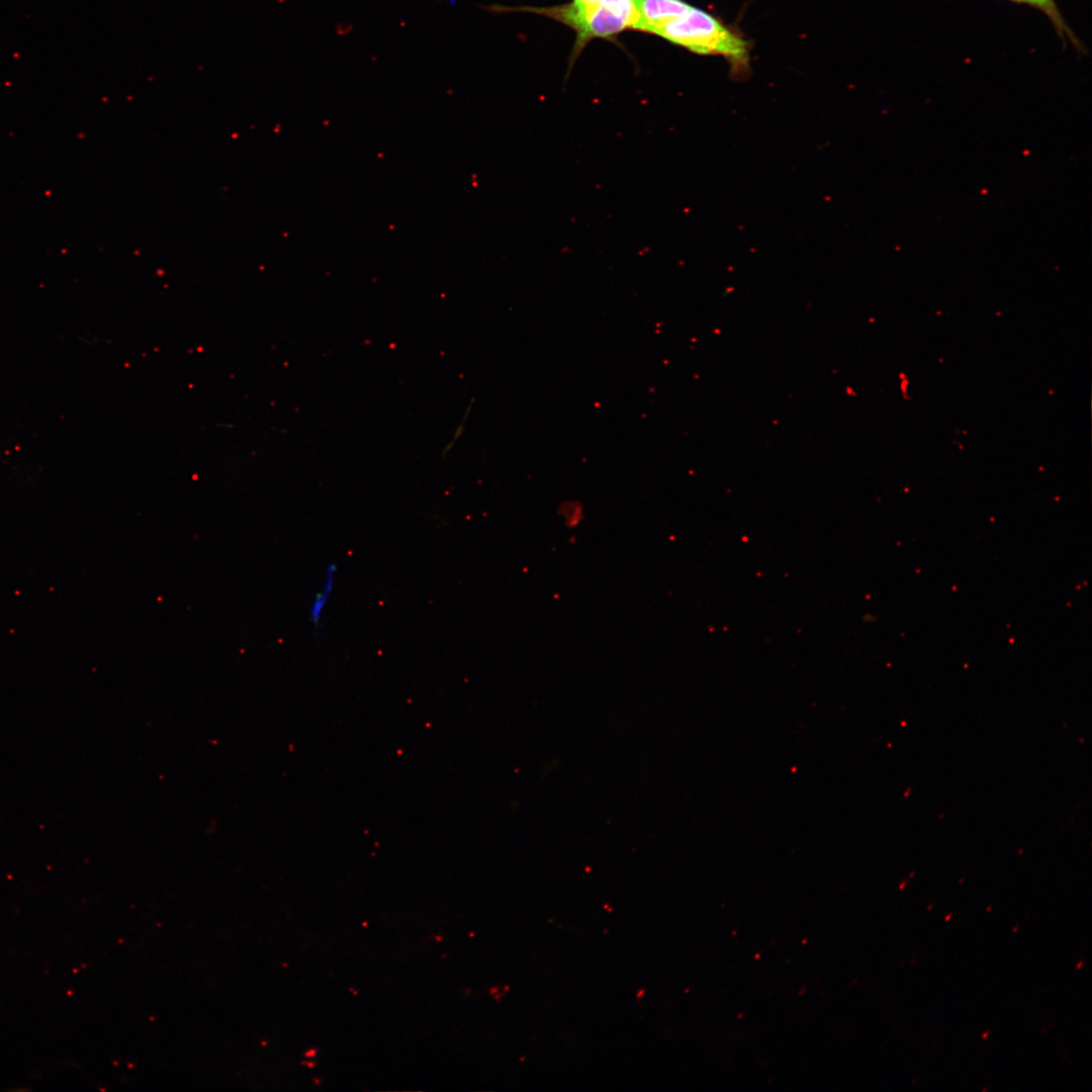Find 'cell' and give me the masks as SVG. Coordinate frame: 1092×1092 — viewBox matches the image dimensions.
I'll return each mask as SVG.
<instances>
[{
	"mask_svg": "<svg viewBox=\"0 0 1092 1092\" xmlns=\"http://www.w3.org/2000/svg\"><path fill=\"white\" fill-rule=\"evenodd\" d=\"M516 10L541 14L572 28L576 34L573 48L575 57L590 40L609 38L626 29H635L638 21L637 0H572L558 6Z\"/></svg>",
	"mask_w": 1092,
	"mask_h": 1092,
	"instance_id": "cell-1",
	"label": "cell"
},
{
	"mask_svg": "<svg viewBox=\"0 0 1092 1092\" xmlns=\"http://www.w3.org/2000/svg\"><path fill=\"white\" fill-rule=\"evenodd\" d=\"M655 34L699 55L723 56L736 69L748 65V42L712 14L692 5Z\"/></svg>",
	"mask_w": 1092,
	"mask_h": 1092,
	"instance_id": "cell-2",
	"label": "cell"
},
{
	"mask_svg": "<svg viewBox=\"0 0 1092 1092\" xmlns=\"http://www.w3.org/2000/svg\"><path fill=\"white\" fill-rule=\"evenodd\" d=\"M690 7L684 0H637L638 21L634 30L655 34Z\"/></svg>",
	"mask_w": 1092,
	"mask_h": 1092,
	"instance_id": "cell-3",
	"label": "cell"
},
{
	"mask_svg": "<svg viewBox=\"0 0 1092 1092\" xmlns=\"http://www.w3.org/2000/svg\"><path fill=\"white\" fill-rule=\"evenodd\" d=\"M1012 2L1028 5L1032 8L1038 9L1050 19L1054 28L1063 41H1070L1077 49H1082V44L1065 21L1063 14L1061 13L1056 0H1009Z\"/></svg>",
	"mask_w": 1092,
	"mask_h": 1092,
	"instance_id": "cell-4",
	"label": "cell"
},
{
	"mask_svg": "<svg viewBox=\"0 0 1092 1092\" xmlns=\"http://www.w3.org/2000/svg\"><path fill=\"white\" fill-rule=\"evenodd\" d=\"M337 565L332 562L328 565L326 576L321 589L315 594L309 605V619L315 631L322 627V618L335 585Z\"/></svg>",
	"mask_w": 1092,
	"mask_h": 1092,
	"instance_id": "cell-5",
	"label": "cell"
},
{
	"mask_svg": "<svg viewBox=\"0 0 1092 1092\" xmlns=\"http://www.w3.org/2000/svg\"><path fill=\"white\" fill-rule=\"evenodd\" d=\"M1083 964H1084V961H1080L1078 966L1076 967V970H1079L1082 967Z\"/></svg>",
	"mask_w": 1092,
	"mask_h": 1092,
	"instance_id": "cell-6",
	"label": "cell"
},
{
	"mask_svg": "<svg viewBox=\"0 0 1092 1092\" xmlns=\"http://www.w3.org/2000/svg\"><path fill=\"white\" fill-rule=\"evenodd\" d=\"M989 1032H990V1031H987V1032H985V1033H984V1034L982 1035V1038H986V1037H987V1036L989 1035Z\"/></svg>",
	"mask_w": 1092,
	"mask_h": 1092,
	"instance_id": "cell-7",
	"label": "cell"
},
{
	"mask_svg": "<svg viewBox=\"0 0 1092 1092\" xmlns=\"http://www.w3.org/2000/svg\"><path fill=\"white\" fill-rule=\"evenodd\" d=\"M950 917H951V913H949L947 916H945V921H948Z\"/></svg>",
	"mask_w": 1092,
	"mask_h": 1092,
	"instance_id": "cell-8",
	"label": "cell"
},
{
	"mask_svg": "<svg viewBox=\"0 0 1092 1092\" xmlns=\"http://www.w3.org/2000/svg\"><path fill=\"white\" fill-rule=\"evenodd\" d=\"M1017 928H1018V926H1015L1012 931L1015 932L1017 930Z\"/></svg>",
	"mask_w": 1092,
	"mask_h": 1092,
	"instance_id": "cell-9",
	"label": "cell"
}]
</instances>
